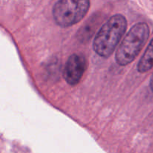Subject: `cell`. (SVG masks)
<instances>
[{"label": "cell", "mask_w": 153, "mask_h": 153, "mask_svg": "<svg viewBox=\"0 0 153 153\" xmlns=\"http://www.w3.org/2000/svg\"><path fill=\"white\" fill-rule=\"evenodd\" d=\"M127 28V21L121 14L112 16L96 34L93 47L96 53L103 58L111 56L119 44Z\"/></svg>", "instance_id": "obj_1"}, {"label": "cell", "mask_w": 153, "mask_h": 153, "mask_svg": "<svg viewBox=\"0 0 153 153\" xmlns=\"http://www.w3.org/2000/svg\"><path fill=\"white\" fill-rule=\"evenodd\" d=\"M149 35V28L147 24H135L120 44L115 55L116 62L120 66L128 65L132 62L144 46Z\"/></svg>", "instance_id": "obj_2"}, {"label": "cell", "mask_w": 153, "mask_h": 153, "mask_svg": "<svg viewBox=\"0 0 153 153\" xmlns=\"http://www.w3.org/2000/svg\"><path fill=\"white\" fill-rule=\"evenodd\" d=\"M89 8L90 0H58L54 5L52 15L59 26L67 28L80 22Z\"/></svg>", "instance_id": "obj_3"}, {"label": "cell", "mask_w": 153, "mask_h": 153, "mask_svg": "<svg viewBox=\"0 0 153 153\" xmlns=\"http://www.w3.org/2000/svg\"><path fill=\"white\" fill-rule=\"evenodd\" d=\"M88 63L85 56L73 54L69 57L64 70V78L70 85H76L82 79L87 69Z\"/></svg>", "instance_id": "obj_4"}, {"label": "cell", "mask_w": 153, "mask_h": 153, "mask_svg": "<svg viewBox=\"0 0 153 153\" xmlns=\"http://www.w3.org/2000/svg\"><path fill=\"white\" fill-rule=\"evenodd\" d=\"M152 68H153V39L139 61L137 70L139 73H143L150 70Z\"/></svg>", "instance_id": "obj_5"}, {"label": "cell", "mask_w": 153, "mask_h": 153, "mask_svg": "<svg viewBox=\"0 0 153 153\" xmlns=\"http://www.w3.org/2000/svg\"><path fill=\"white\" fill-rule=\"evenodd\" d=\"M150 88L153 92V74H152V78H151V80H150Z\"/></svg>", "instance_id": "obj_6"}]
</instances>
